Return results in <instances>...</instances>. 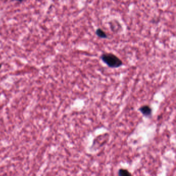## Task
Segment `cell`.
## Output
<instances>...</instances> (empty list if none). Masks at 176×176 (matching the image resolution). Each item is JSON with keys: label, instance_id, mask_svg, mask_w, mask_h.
I'll list each match as a JSON object with an SVG mask.
<instances>
[{"label": "cell", "instance_id": "1", "mask_svg": "<svg viewBox=\"0 0 176 176\" xmlns=\"http://www.w3.org/2000/svg\"><path fill=\"white\" fill-rule=\"evenodd\" d=\"M101 59L105 64L111 68H119L123 64V62L121 59L112 53L103 54L101 56Z\"/></svg>", "mask_w": 176, "mask_h": 176}, {"label": "cell", "instance_id": "2", "mask_svg": "<svg viewBox=\"0 0 176 176\" xmlns=\"http://www.w3.org/2000/svg\"><path fill=\"white\" fill-rule=\"evenodd\" d=\"M139 111L146 117H151L152 115V109L148 105H144L139 108Z\"/></svg>", "mask_w": 176, "mask_h": 176}, {"label": "cell", "instance_id": "3", "mask_svg": "<svg viewBox=\"0 0 176 176\" xmlns=\"http://www.w3.org/2000/svg\"><path fill=\"white\" fill-rule=\"evenodd\" d=\"M96 34L98 37L102 38V39H106L108 38V36L105 32L103 31L102 29L98 28L96 30Z\"/></svg>", "mask_w": 176, "mask_h": 176}, {"label": "cell", "instance_id": "4", "mask_svg": "<svg viewBox=\"0 0 176 176\" xmlns=\"http://www.w3.org/2000/svg\"><path fill=\"white\" fill-rule=\"evenodd\" d=\"M119 176H133L127 169L121 168L118 171Z\"/></svg>", "mask_w": 176, "mask_h": 176}, {"label": "cell", "instance_id": "5", "mask_svg": "<svg viewBox=\"0 0 176 176\" xmlns=\"http://www.w3.org/2000/svg\"><path fill=\"white\" fill-rule=\"evenodd\" d=\"M16 1H17L18 2H22L23 0H16Z\"/></svg>", "mask_w": 176, "mask_h": 176}, {"label": "cell", "instance_id": "6", "mask_svg": "<svg viewBox=\"0 0 176 176\" xmlns=\"http://www.w3.org/2000/svg\"><path fill=\"white\" fill-rule=\"evenodd\" d=\"M1 64H0V68H1Z\"/></svg>", "mask_w": 176, "mask_h": 176}]
</instances>
